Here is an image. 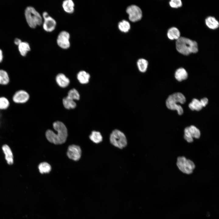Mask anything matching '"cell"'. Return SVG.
<instances>
[{
    "instance_id": "cell-25",
    "label": "cell",
    "mask_w": 219,
    "mask_h": 219,
    "mask_svg": "<svg viewBox=\"0 0 219 219\" xmlns=\"http://www.w3.org/2000/svg\"><path fill=\"white\" fill-rule=\"evenodd\" d=\"M118 27L120 31L124 33H126L129 31L130 29V26L128 21L125 20H123L119 23Z\"/></svg>"
},
{
    "instance_id": "cell-5",
    "label": "cell",
    "mask_w": 219,
    "mask_h": 219,
    "mask_svg": "<svg viewBox=\"0 0 219 219\" xmlns=\"http://www.w3.org/2000/svg\"><path fill=\"white\" fill-rule=\"evenodd\" d=\"M109 141L113 146L120 149L125 148L127 144V140L125 134L121 130L115 129L110 134Z\"/></svg>"
},
{
    "instance_id": "cell-31",
    "label": "cell",
    "mask_w": 219,
    "mask_h": 219,
    "mask_svg": "<svg viewBox=\"0 0 219 219\" xmlns=\"http://www.w3.org/2000/svg\"><path fill=\"white\" fill-rule=\"evenodd\" d=\"M21 40L18 38L15 39L14 40L15 43L18 45H19L21 43Z\"/></svg>"
},
{
    "instance_id": "cell-16",
    "label": "cell",
    "mask_w": 219,
    "mask_h": 219,
    "mask_svg": "<svg viewBox=\"0 0 219 219\" xmlns=\"http://www.w3.org/2000/svg\"><path fill=\"white\" fill-rule=\"evenodd\" d=\"M168 38L170 40H177L180 37V33L178 28L172 27L169 29L167 33Z\"/></svg>"
},
{
    "instance_id": "cell-21",
    "label": "cell",
    "mask_w": 219,
    "mask_h": 219,
    "mask_svg": "<svg viewBox=\"0 0 219 219\" xmlns=\"http://www.w3.org/2000/svg\"><path fill=\"white\" fill-rule=\"evenodd\" d=\"M89 138L91 141L96 144L99 143L103 140V137L100 132L95 130L92 132Z\"/></svg>"
},
{
    "instance_id": "cell-9",
    "label": "cell",
    "mask_w": 219,
    "mask_h": 219,
    "mask_svg": "<svg viewBox=\"0 0 219 219\" xmlns=\"http://www.w3.org/2000/svg\"><path fill=\"white\" fill-rule=\"evenodd\" d=\"M126 12L129 15L130 20L132 22H135L140 20L142 17V12L141 9L135 5H131L128 6Z\"/></svg>"
},
{
    "instance_id": "cell-26",
    "label": "cell",
    "mask_w": 219,
    "mask_h": 219,
    "mask_svg": "<svg viewBox=\"0 0 219 219\" xmlns=\"http://www.w3.org/2000/svg\"><path fill=\"white\" fill-rule=\"evenodd\" d=\"M38 169L40 172L41 174L49 173L51 170V166L48 163L43 162L40 163L38 166Z\"/></svg>"
},
{
    "instance_id": "cell-28",
    "label": "cell",
    "mask_w": 219,
    "mask_h": 219,
    "mask_svg": "<svg viewBox=\"0 0 219 219\" xmlns=\"http://www.w3.org/2000/svg\"><path fill=\"white\" fill-rule=\"evenodd\" d=\"M67 96L73 100H79L80 98V95L78 92L75 89H72L69 91Z\"/></svg>"
},
{
    "instance_id": "cell-11",
    "label": "cell",
    "mask_w": 219,
    "mask_h": 219,
    "mask_svg": "<svg viewBox=\"0 0 219 219\" xmlns=\"http://www.w3.org/2000/svg\"><path fill=\"white\" fill-rule=\"evenodd\" d=\"M67 155L69 158L75 161H78L81 156V149L78 145H70L68 147Z\"/></svg>"
},
{
    "instance_id": "cell-13",
    "label": "cell",
    "mask_w": 219,
    "mask_h": 219,
    "mask_svg": "<svg viewBox=\"0 0 219 219\" xmlns=\"http://www.w3.org/2000/svg\"><path fill=\"white\" fill-rule=\"evenodd\" d=\"M29 98V95L27 92L23 90H20L15 93L12 99L16 103H22L26 102Z\"/></svg>"
},
{
    "instance_id": "cell-27",
    "label": "cell",
    "mask_w": 219,
    "mask_h": 219,
    "mask_svg": "<svg viewBox=\"0 0 219 219\" xmlns=\"http://www.w3.org/2000/svg\"><path fill=\"white\" fill-rule=\"evenodd\" d=\"M9 81V77L7 73L4 70H0V84L7 85Z\"/></svg>"
},
{
    "instance_id": "cell-19",
    "label": "cell",
    "mask_w": 219,
    "mask_h": 219,
    "mask_svg": "<svg viewBox=\"0 0 219 219\" xmlns=\"http://www.w3.org/2000/svg\"><path fill=\"white\" fill-rule=\"evenodd\" d=\"M175 77L179 81L186 79L188 77V73L186 70L183 68L177 69L175 72Z\"/></svg>"
},
{
    "instance_id": "cell-14",
    "label": "cell",
    "mask_w": 219,
    "mask_h": 219,
    "mask_svg": "<svg viewBox=\"0 0 219 219\" xmlns=\"http://www.w3.org/2000/svg\"><path fill=\"white\" fill-rule=\"evenodd\" d=\"M75 3L72 0H65L62 4V8L64 11L68 14L73 13L75 10Z\"/></svg>"
},
{
    "instance_id": "cell-23",
    "label": "cell",
    "mask_w": 219,
    "mask_h": 219,
    "mask_svg": "<svg viewBox=\"0 0 219 219\" xmlns=\"http://www.w3.org/2000/svg\"><path fill=\"white\" fill-rule=\"evenodd\" d=\"M18 49L20 54L23 56H25L30 49L29 44L26 42H21L18 45Z\"/></svg>"
},
{
    "instance_id": "cell-8",
    "label": "cell",
    "mask_w": 219,
    "mask_h": 219,
    "mask_svg": "<svg viewBox=\"0 0 219 219\" xmlns=\"http://www.w3.org/2000/svg\"><path fill=\"white\" fill-rule=\"evenodd\" d=\"M70 38V35L68 32L65 30L61 31L57 36V43L61 49H68L71 45Z\"/></svg>"
},
{
    "instance_id": "cell-12",
    "label": "cell",
    "mask_w": 219,
    "mask_h": 219,
    "mask_svg": "<svg viewBox=\"0 0 219 219\" xmlns=\"http://www.w3.org/2000/svg\"><path fill=\"white\" fill-rule=\"evenodd\" d=\"M208 102V99L206 98H204L200 100L196 99H193L189 104V107L192 110L200 111L203 107L206 106Z\"/></svg>"
},
{
    "instance_id": "cell-15",
    "label": "cell",
    "mask_w": 219,
    "mask_h": 219,
    "mask_svg": "<svg viewBox=\"0 0 219 219\" xmlns=\"http://www.w3.org/2000/svg\"><path fill=\"white\" fill-rule=\"evenodd\" d=\"M56 80L58 85L62 88L66 87L70 83L69 79L62 73L58 74L56 77Z\"/></svg>"
},
{
    "instance_id": "cell-1",
    "label": "cell",
    "mask_w": 219,
    "mask_h": 219,
    "mask_svg": "<svg viewBox=\"0 0 219 219\" xmlns=\"http://www.w3.org/2000/svg\"><path fill=\"white\" fill-rule=\"evenodd\" d=\"M53 127L57 133H55L51 130H47L46 133L47 139L55 144L65 143L68 136L67 130L65 125L61 122L57 121L53 123Z\"/></svg>"
},
{
    "instance_id": "cell-22",
    "label": "cell",
    "mask_w": 219,
    "mask_h": 219,
    "mask_svg": "<svg viewBox=\"0 0 219 219\" xmlns=\"http://www.w3.org/2000/svg\"><path fill=\"white\" fill-rule=\"evenodd\" d=\"M137 65L139 70L142 73H144L147 71L148 62L144 59L140 58L137 61Z\"/></svg>"
},
{
    "instance_id": "cell-7",
    "label": "cell",
    "mask_w": 219,
    "mask_h": 219,
    "mask_svg": "<svg viewBox=\"0 0 219 219\" xmlns=\"http://www.w3.org/2000/svg\"><path fill=\"white\" fill-rule=\"evenodd\" d=\"M42 16L43 19L42 24L43 30L48 32L54 31L57 25L55 20L46 12H43Z\"/></svg>"
},
{
    "instance_id": "cell-10",
    "label": "cell",
    "mask_w": 219,
    "mask_h": 219,
    "mask_svg": "<svg viewBox=\"0 0 219 219\" xmlns=\"http://www.w3.org/2000/svg\"><path fill=\"white\" fill-rule=\"evenodd\" d=\"M184 132V138L189 143L192 142L193 138H199L200 135L199 130L193 125L186 127Z\"/></svg>"
},
{
    "instance_id": "cell-4",
    "label": "cell",
    "mask_w": 219,
    "mask_h": 219,
    "mask_svg": "<svg viewBox=\"0 0 219 219\" xmlns=\"http://www.w3.org/2000/svg\"><path fill=\"white\" fill-rule=\"evenodd\" d=\"M25 15L27 22L31 28H34L42 24V16L33 7H27L25 10Z\"/></svg>"
},
{
    "instance_id": "cell-20",
    "label": "cell",
    "mask_w": 219,
    "mask_h": 219,
    "mask_svg": "<svg viewBox=\"0 0 219 219\" xmlns=\"http://www.w3.org/2000/svg\"><path fill=\"white\" fill-rule=\"evenodd\" d=\"M77 78L79 82L82 84L87 83L90 78V75L84 71H80L78 74Z\"/></svg>"
},
{
    "instance_id": "cell-29",
    "label": "cell",
    "mask_w": 219,
    "mask_h": 219,
    "mask_svg": "<svg viewBox=\"0 0 219 219\" xmlns=\"http://www.w3.org/2000/svg\"><path fill=\"white\" fill-rule=\"evenodd\" d=\"M9 105V102L6 98L3 97H0V109H6Z\"/></svg>"
},
{
    "instance_id": "cell-3",
    "label": "cell",
    "mask_w": 219,
    "mask_h": 219,
    "mask_svg": "<svg viewBox=\"0 0 219 219\" xmlns=\"http://www.w3.org/2000/svg\"><path fill=\"white\" fill-rule=\"evenodd\" d=\"M186 101V98L182 93L176 92L169 96L166 100V104L169 109L176 110L178 114L181 115L183 113V109L182 106L177 103L183 104L185 103Z\"/></svg>"
},
{
    "instance_id": "cell-33",
    "label": "cell",
    "mask_w": 219,
    "mask_h": 219,
    "mask_svg": "<svg viewBox=\"0 0 219 219\" xmlns=\"http://www.w3.org/2000/svg\"><path fill=\"white\" fill-rule=\"evenodd\" d=\"M1 113H0V117H1Z\"/></svg>"
},
{
    "instance_id": "cell-6",
    "label": "cell",
    "mask_w": 219,
    "mask_h": 219,
    "mask_svg": "<svg viewBox=\"0 0 219 219\" xmlns=\"http://www.w3.org/2000/svg\"><path fill=\"white\" fill-rule=\"evenodd\" d=\"M176 165L181 172L188 174L192 173L195 168V164L192 161L183 156L178 157Z\"/></svg>"
},
{
    "instance_id": "cell-32",
    "label": "cell",
    "mask_w": 219,
    "mask_h": 219,
    "mask_svg": "<svg viewBox=\"0 0 219 219\" xmlns=\"http://www.w3.org/2000/svg\"><path fill=\"white\" fill-rule=\"evenodd\" d=\"M3 59V55L2 50L0 49V63L1 62Z\"/></svg>"
},
{
    "instance_id": "cell-17",
    "label": "cell",
    "mask_w": 219,
    "mask_h": 219,
    "mask_svg": "<svg viewBox=\"0 0 219 219\" xmlns=\"http://www.w3.org/2000/svg\"><path fill=\"white\" fill-rule=\"evenodd\" d=\"M2 149L7 163L9 165L12 164L13 162V156L10 148L8 145L5 144L3 145Z\"/></svg>"
},
{
    "instance_id": "cell-2",
    "label": "cell",
    "mask_w": 219,
    "mask_h": 219,
    "mask_svg": "<svg viewBox=\"0 0 219 219\" xmlns=\"http://www.w3.org/2000/svg\"><path fill=\"white\" fill-rule=\"evenodd\" d=\"M176 45L177 51L185 55L196 53L198 50V44L196 41L184 37H180L176 40Z\"/></svg>"
},
{
    "instance_id": "cell-24",
    "label": "cell",
    "mask_w": 219,
    "mask_h": 219,
    "mask_svg": "<svg viewBox=\"0 0 219 219\" xmlns=\"http://www.w3.org/2000/svg\"><path fill=\"white\" fill-rule=\"evenodd\" d=\"M63 103L64 107L68 109L74 108L76 106V103L74 100L68 96L63 99Z\"/></svg>"
},
{
    "instance_id": "cell-18",
    "label": "cell",
    "mask_w": 219,
    "mask_h": 219,
    "mask_svg": "<svg viewBox=\"0 0 219 219\" xmlns=\"http://www.w3.org/2000/svg\"><path fill=\"white\" fill-rule=\"evenodd\" d=\"M205 22L207 26L211 29H216L219 26L218 21L213 16H210L207 17L205 19Z\"/></svg>"
},
{
    "instance_id": "cell-30",
    "label": "cell",
    "mask_w": 219,
    "mask_h": 219,
    "mask_svg": "<svg viewBox=\"0 0 219 219\" xmlns=\"http://www.w3.org/2000/svg\"><path fill=\"white\" fill-rule=\"evenodd\" d=\"M169 5L172 8H177L182 6V2L180 0H171L169 2Z\"/></svg>"
}]
</instances>
